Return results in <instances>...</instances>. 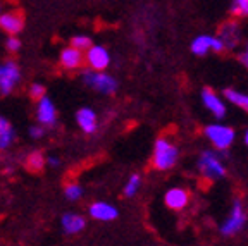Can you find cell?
<instances>
[{"label":"cell","mask_w":248,"mask_h":246,"mask_svg":"<svg viewBox=\"0 0 248 246\" xmlns=\"http://www.w3.org/2000/svg\"><path fill=\"white\" fill-rule=\"evenodd\" d=\"M178 155H179L178 148H176L170 141H167V139H164V138L157 139L155 148H154V158H152L154 167L155 169H159V170L170 169V167L176 166V162H178Z\"/></svg>","instance_id":"6da1fadb"},{"label":"cell","mask_w":248,"mask_h":246,"mask_svg":"<svg viewBox=\"0 0 248 246\" xmlns=\"http://www.w3.org/2000/svg\"><path fill=\"white\" fill-rule=\"evenodd\" d=\"M83 81H85L90 88L97 90V92L104 93V95H112L117 90V81L112 76L100 73V71H93V69L86 71L83 74Z\"/></svg>","instance_id":"7a4b0ae2"},{"label":"cell","mask_w":248,"mask_h":246,"mask_svg":"<svg viewBox=\"0 0 248 246\" xmlns=\"http://www.w3.org/2000/svg\"><path fill=\"white\" fill-rule=\"evenodd\" d=\"M205 136L212 141V145L217 150H228L229 146L234 141V131L229 126H222V124H210L205 127Z\"/></svg>","instance_id":"3957f363"},{"label":"cell","mask_w":248,"mask_h":246,"mask_svg":"<svg viewBox=\"0 0 248 246\" xmlns=\"http://www.w3.org/2000/svg\"><path fill=\"white\" fill-rule=\"evenodd\" d=\"M198 170L202 172V176L209 179V181H214V179H221L224 177L226 169L222 166V162L219 160L217 155H214L212 152H203L198 160Z\"/></svg>","instance_id":"277c9868"},{"label":"cell","mask_w":248,"mask_h":246,"mask_svg":"<svg viewBox=\"0 0 248 246\" xmlns=\"http://www.w3.org/2000/svg\"><path fill=\"white\" fill-rule=\"evenodd\" d=\"M21 71L17 64L12 61L0 65V93L2 95H11L12 90L19 85Z\"/></svg>","instance_id":"5b68a950"},{"label":"cell","mask_w":248,"mask_h":246,"mask_svg":"<svg viewBox=\"0 0 248 246\" xmlns=\"http://www.w3.org/2000/svg\"><path fill=\"white\" fill-rule=\"evenodd\" d=\"M217 38L221 40L224 50H234L240 45V40H241L240 24L234 19H229L226 23H222L219 26V31H217Z\"/></svg>","instance_id":"8992f818"},{"label":"cell","mask_w":248,"mask_h":246,"mask_svg":"<svg viewBox=\"0 0 248 246\" xmlns=\"http://www.w3.org/2000/svg\"><path fill=\"white\" fill-rule=\"evenodd\" d=\"M245 222H247V214L243 212V205H241V201H234L231 215L228 217V220L221 227V234L228 236V238L238 234L245 227Z\"/></svg>","instance_id":"52a82bcc"},{"label":"cell","mask_w":248,"mask_h":246,"mask_svg":"<svg viewBox=\"0 0 248 246\" xmlns=\"http://www.w3.org/2000/svg\"><path fill=\"white\" fill-rule=\"evenodd\" d=\"M86 64L93 71H105L110 64V54L102 45H92L85 55Z\"/></svg>","instance_id":"ba28073f"},{"label":"cell","mask_w":248,"mask_h":246,"mask_svg":"<svg viewBox=\"0 0 248 246\" xmlns=\"http://www.w3.org/2000/svg\"><path fill=\"white\" fill-rule=\"evenodd\" d=\"M209 50L212 52H224V46H222L221 40L217 38V36H207V35H202L198 38H195L191 42V52L198 57H203Z\"/></svg>","instance_id":"9c48e42d"},{"label":"cell","mask_w":248,"mask_h":246,"mask_svg":"<svg viewBox=\"0 0 248 246\" xmlns=\"http://www.w3.org/2000/svg\"><path fill=\"white\" fill-rule=\"evenodd\" d=\"M36 119L42 126H54L57 123V108L52 104L48 96L43 95L38 100V107H36Z\"/></svg>","instance_id":"30bf717a"},{"label":"cell","mask_w":248,"mask_h":246,"mask_svg":"<svg viewBox=\"0 0 248 246\" xmlns=\"http://www.w3.org/2000/svg\"><path fill=\"white\" fill-rule=\"evenodd\" d=\"M24 26V17L21 12H2L0 14V30L9 33V35H17Z\"/></svg>","instance_id":"8fae6325"},{"label":"cell","mask_w":248,"mask_h":246,"mask_svg":"<svg viewBox=\"0 0 248 246\" xmlns=\"http://www.w3.org/2000/svg\"><path fill=\"white\" fill-rule=\"evenodd\" d=\"M85 62V55L81 50H78L74 46H67L61 52V65L67 71L79 69Z\"/></svg>","instance_id":"7c38bea8"},{"label":"cell","mask_w":248,"mask_h":246,"mask_svg":"<svg viewBox=\"0 0 248 246\" xmlns=\"http://www.w3.org/2000/svg\"><path fill=\"white\" fill-rule=\"evenodd\" d=\"M202 100H203V105H205V107L209 108V110L212 112L216 117L222 119V117L226 116L224 102H222L221 98H219V96L212 92V90H209V88L203 90V92H202Z\"/></svg>","instance_id":"4fadbf2b"},{"label":"cell","mask_w":248,"mask_h":246,"mask_svg":"<svg viewBox=\"0 0 248 246\" xmlns=\"http://www.w3.org/2000/svg\"><path fill=\"white\" fill-rule=\"evenodd\" d=\"M188 200H190V196L181 188L169 189V191L166 193V196H164V201H166V205L170 210H183V208L188 205Z\"/></svg>","instance_id":"5bb4252c"},{"label":"cell","mask_w":248,"mask_h":246,"mask_svg":"<svg viewBox=\"0 0 248 246\" xmlns=\"http://www.w3.org/2000/svg\"><path fill=\"white\" fill-rule=\"evenodd\" d=\"M90 215L95 220H102V222H107V220L117 219V208L112 205L105 203V201H97L90 207Z\"/></svg>","instance_id":"9a60e30c"},{"label":"cell","mask_w":248,"mask_h":246,"mask_svg":"<svg viewBox=\"0 0 248 246\" xmlns=\"http://www.w3.org/2000/svg\"><path fill=\"white\" fill-rule=\"evenodd\" d=\"M62 231L66 232L67 236H76L85 229L86 222L81 215H78V214H66V215H62Z\"/></svg>","instance_id":"2e32d148"},{"label":"cell","mask_w":248,"mask_h":246,"mask_svg":"<svg viewBox=\"0 0 248 246\" xmlns=\"http://www.w3.org/2000/svg\"><path fill=\"white\" fill-rule=\"evenodd\" d=\"M76 121H78V126L81 127L86 135H92V133L97 131V114L92 108L88 107L79 108L76 114Z\"/></svg>","instance_id":"e0dca14e"},{"label":"cell","mask_w":248,"mask_h":246,"mask_svg":"<svg viewBox=\"0 0 248 246\" xmlns=\"http://www.w3.org/2000/svg\"><path fill=\"white\" fill-rule=\"evenodd\" d=\"M16 138V131L5 117L0 116V150H7Z\"/></svg>","instance_id":"ac0fdd59"},{"label":"cell","mask_w":248,"mask_h":246,"mask_svg":"<svg viewBox=\"0 0 248 246\" xmlns=\"http://www.w3.org/2000/svg\"><path fill=\"white\" fill-rule=\"evenodd\" d=\"M24 164H26V169L30 170V172H40V170H43V167H45L46 160L42 152H31L26 157Z\"/></svg>","instance_id":"d6986e66"},{"label":"cell","mask_w":248,"mask_h":246,"mask_svg":"<svg viewBox=\"0 0 248 246\" xmlns=\"http://www.w3.org/2000/svg\"><path fill=\"white\" fill-rule=\"evenodd\" d=\"M224 96H226V100H229L231 104L238 105V107H241L243 110L248 112V95L236 92V90L228 88V90H224Z\"/></svg>","instance_id":"ffe728a7"},{"label":"cell","mask_w":248,"mask_h":246,"mask_svg":"<svg viewBox=\"0 0 248 246\" xmlns=\"http://www.w3.org/2000/svg\"><path fill=\"white\" fill-rule=\"evenodd\" d=\"M140 186H141V179H140V176L133 174L128 179V183H126V186H124V195L128 196V198H131V196H135L138 193Z\"/></svg>","instance_id":"44dd1931"},{"label":"cell","mask_w":248,"mask_h":246,"mask_svg":"<svg viewBox=\"0 0 248 246\" xmlns=\"http://www.w3.org/2000/svg\"><path fill=\"white\" fill-rule=\"evenodd\" d=\"M231 15L232 17H243V15H248V0H232Z\"/></svg>","instance_id":"7402d4cb"},{"label":"cell","mask_w":248,"mask_h":246,"mask_svg":"<svg viewBox=\"0 0 248 246\" xmlns=\"http://www.w3.org/2000/svg\"><path fill=\"white\" fill-rule=\"evenodd\" d=\"M92 45H93L92 40L85 35H78V36H73V38H71V46H74V48H78V50H81V52L88 50Z\"/></svg>","instance_id":"603a6c76"},{"label":"cell","mask_w":248,"mask_h":246,"mask_svg":"<svg viewBox=\"0 0 248 246\" xmlns=\"http://www.w3.org/2000/svg\"><path fill=\"white\" fill-rule=\"evenodd\" d=\"M64 195H66L67 200L76 201L83 196V188L79 184H67L66 189H64Z\"/></svg>","instance_id":"cb8c5ba5"},{"label":"cell","mask_w":248,"mask_h":246,"mask_svg":"<svg viewBox=\"0 0 248 246\" xmlns=\"http://www.w3.org/2000/svg\"><path fill=\"white\" fill-rule=\"evenodd\" d=\"M43 95H45V86H42L40 83H35V85L30 86V96L33 100H40Z\"/></svg>","instance_id":"d4e9b609"},{"label":"cell","mask_w":248,"mask_h":246,"mask_svg":"<svg viewBox=\"0 0 248 246\" xmlns=\"http://www.w3.org/2000/svg\"><path fill=\"white\" fill-rule=\"evenodd\" d=\"M19 46H21V42H19V38H17V36H16V35L9 36V40H7V50L9 52L16 54V52L19 50Z\"/></svg>","instance_id":"484cf974"},{"label":"cell","mask_w":248,"mask_h":246,"mask_svg":"<svg viewBox=\"0 0 248 246\" xmlns=\"http://www.w3.org/2000/svg\"><path fill=\"white\" fill-rule=\"evenodd\" d=\"M43 135H45V127H43L42 124H40V126L30 127V136H31V138L38 139V138H43Z\"/></svg>","instance_id":"4316f807"},{"label":"cell","mask_w":248,"mask_h":246,"mask_svg":"<svg viewBox=\"0 0 248 246\" xmlns=\"http://www.w3.org/2000/svg\"><path fill=\"white\" fill-rule=\"evenodd\" d=\"M238 59H240L241 64H243L245 67H247V69H248V45H247V48H245V50L241 52L240 57H238Z\"/></svg>","instance_id":"83f0119b"},{"label":"cell","mask_w":248,"mask_h":246,"mask_svg":"<svg viewBox=\"0 0 248 246\" xmlns=\"http://www.w3.org/2000/svg\"><path fill=\"white\" fill-rule=\"evenodd\" d=\"M45 160H46V164H48V166H52V167L61 166V160H59V158H55V157H48V158H45Z\"/></svg>","instance_id":"f1b7e54d"},{"label":"cell","mask_w":248,"mask_h":246,"mask_svg":"<svg viewBox=\"0 0 248 246\" xmlns=\"http://www.w3.org/2000/svg\"><path fill=\"white\" fill-rule=\"evenodd\" d=\"M245 143L248 145V129H247V133H245Z\"/></svg>","instance_id":"f546056e"},{"label":"cell","mask_w":248,"mask_h":246,"mask_svg":"<svg viewBox=\"0 0 248 246\" xmlns=\"http://www.w3.org/2000/svg\"><path fill=\"white\" fill-rule=\"evenodd\" d=\"M0 14H2V4H0Z\"/></svg>","instance_id":"4dcf8cb0"}]
</instances>
